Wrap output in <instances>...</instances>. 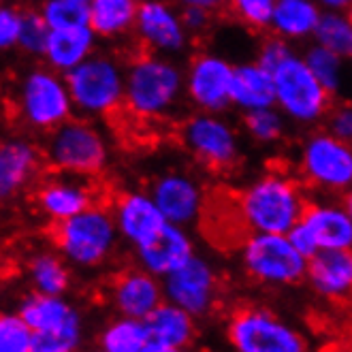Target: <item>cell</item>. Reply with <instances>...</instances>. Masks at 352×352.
I'll return each instance as SVG.
<instances>
[{
	"instance_id": "obj_37",
	"label": "cell",
	"mask_w": 352,
	"mask_h": 352,
	"mask_svg": "<svg viewBox=\"0 0 352 352\" xmlns=\"http://www.w3.org/2000/svg\"><path fill=\"white\" fill-rule=\"evenodd\" d=\"M276 0H226L229 13L250 30H269Z\"/></svg>"
},
{
	"instance_id": "obj_32",
	"label": "cell",
	"mask_w": 352,
	"mask_h": 352,
	"mask_svg": "<svg viewBox=\"0 0 352 352\" xmlns=\"http://www.w3.org/2000/svg\"><path fill=\"white\" fill-rule=\"evenodd\" d=\"M312 43L348 58L352 52V13L322 11Z\"/></svg>"
},
{
	"instance_id": "obj_48",
	"label": "cell",
	"mask_w": 352,
	"mask_h": 352,
	"mask_svg": "<svg viewBox=\"0 0 352 352\" xmlns=\"http://www.w3.org/2000/svg\"><path fill=\"white\" fill-rule=\"evenodd\" d=\"M90 352H105V350H100V348H96V350H90Z\"/></svg>"
},
{
	"instance_id": "obj_6",
	"label": "cell",
	"mask_w": 352,
	"mask_h": 352,
	"mask_svg": "<svg viewBox=\"0 0 352 352\" xmlns=\"http://www.w3.org/2000/svg\"><path fill=\"white\" fill-rule=\"evenodd\" d=\"M77 113L86 118H109L124 107L126 67L109 54H92L65 75Z\"/></svg>"
},
{
	"instance_id": "obj_40",
	"label": "cell",
	"mask_w": 352,
	"mask_h": 352,
	"mask_svg": "<svg viewBox=\"0 0 352 352\" xmlns=\"http://www.w3.org/2000/svg\"><path fill=\"white\" fill-rule=\"evenodd\" d=\"M295 52V45L288 43V41L276 36V34H269L267 38H263V43L256 50V60L261 65L269 71H274L284 58H288Z\"/></svg>"
},
{
	"instance_id": "obj_8",
	"label": "cell",
	"mask_w": 352,
	"mask_h": 352,
	"mask_svg": "<svg viewBox=\"0 0 352 352\" xmlns=\"http://www.w3.org/2000/svg\"><path fill=\"white\" fill-rule=\"evenodd\" d=\"M179 139L186 152L207 171H233L241 160V135L224 113L195 111L182 122Z\"/></svg>"
},
{
	"instance_id": "obj_18",
	"label": "cell",
	"mask_w": 352,
	"mask_h": 352,
	"mask_svg": "<svg viewBox=\"0 0 352 352\" xmlns=\"http://www.w3.org/2000/svg\"><path fill=\"white\" fill-rule=\"evenodd\" d=\"M192 254L197 252L190 231L186 226H177L171 222L164 224L152 239L135 248L137 265L160 280L182 267Z\"/></svg>"
},
{
	"instance_id": "obj_2",
	"label": "cell",
	"mask_w": 352,
	"mask_h": 352,
	"mask_svg": "<svg viewBox=\"0 0 352 352\" xmlns=\"http://www.w3.org/2000/svg\"><path fill=\"white\" fill-rule=\"evenodd\" d=\"M184 90V69L179 62L160 54H141L126 67L124 109L143 122L167 120L179 107Z\"/></svg>"
},
{
	"instance_id": "obj_9",
	"label": "cell",
	"mask_w": 352,
	"mask_h": 352,
	"mask_svg": "<svg viewBox=\"0 0 352 352\" xmlns=\"http://www.w3.org/2000/svg\"><path fill=\"white\" fill-rule=\"evenodd\" d=\"M243 272L263 286H295L305 280L307 258L288 235L250 233L239 245Z\"/></svg>"
},
{
	"instance_id": "obj_26",
	"label": "cell",
	"mask_w": 352,
	"mask_h": 352,
	"mask_svg": "<svg viewBox=\"0 0 352 352\" xmlns=\"http://www.w3.org/2000/svg\"><path fill=\"white\" fill-rule=\"evenodd\" d=\"M146 327L150 333V342L182 350L188 348L197 336L195 316L167 299L146 318Z\"/></svg>"
},
{
	"instance_id": "obj_7",
	"label": "cell",
	"mask_w": 352,
	"mask_h": 352,
	"mask_svg": "<svg viewBox=\"0 0 352 352\" xmlns=\"http://www.w3.org/2000/svg\"><path fill=\"white\" fill-rule=\"evenodd\" d=\"M45 156L58 173L92 177L109 162V143L88 120L71 118L50 133Z\"/></svg>"
},
{
	"instance_id": "obj_47",
	"label": "cell",
	"mask_w": 352,
	"mask_h": 352,
	"mask_svg": "<svg viewBox=\"0 0 352 352\" xmlns=\"http://www.w3.org/2000/svg\"><path fill=\"white\" fill-rule=\"evenodd\" d=\"M342 201H344V205H346V210H348V214H350V218H352V188L342 197Z\"/></svg>"
},
{
	"instance_id": "obj_28",
	"label": "cell",
	"mask_w": 352,
	"mask_h": 352,
	"mask_svg": "<svg viewBox=\"0 0 352 352\" xmlns=\"http://www.w3.org/2000/svg\"><path fill=\"white\" fill-rule=\"evenodd\" d=\"M90 28L98 38H122L135 30L139 0H90Z\"/></svg>"
},
{
	"instance_id": "obj_4",
	"label": "cell",
	"mask_w": 352,
	"mask_h": 352,
	"mask_svg": "<svg viewBox=\"0 0 352 352\" xmlns=\"http://www.w3.org/2000/svg\"><path fill=\"white\" fill-rule=\"evenodd\" d=\"M297 171L318 195L344 197L352 188V141L327 129L312 131L299 146Z\"/></svg>"
},
{
	"instance_id": "obj_30",
	"label": "cell",
	"mask_w": 352,
	"mask_h": 352,
	"mask_svg": "<svg viewBox=\"0 0 352 352\" xmlns=\"http://www.w3.org/2000/svg\"><path fill=\"white\" fill-rule=\"evenodd\" d=\"M301 54L307 62L309 71H312L314 77L322 84V88L333 98L342 96L348 86L350 60L331 50H324L316 43H309Z\"/></svg>"
},
{
	"instance_id": "obj_46",
	"label": "cell",
	"mask_w": 352,
	"mask_h": 352,
	"mask_svg": "<svg viewBox=\"0 0 352 352\" xmlns=\"http://www.w3.org/2000/svg\"><path fill=\"white\" fill-rule=\"evenodd\" d=\"M139 352H184V350L182 348H171V346H162V344L150 342L146 348H141Z\"/></svg>"
},
{
	"instance_id": "obj_29",
	"label": "cell",
	"mask_w": 352,
	"mask_h": 352,
	"mask_svg": "<svg viewBox=\"0 0 352 352\" xmlns=\"http://www.w3.org/2000/svg\"><path fill=\"white\" fill-rule=\"evenodd\" d=\"M28 282L34 293L65 297L71 288V269L62 254L38 252L28 261Z\"/></svg>"
},
{
	"instance_id": "obj_43",
	"label": "cell",
	"mask_w": 352,
	"mask_h": 352,
	"mask_svg": "<svg viewBox=\"0 0 352 352\" xmlns=\"http://www.w3.org/2000/svg\"><path fill=\"white\" fill-rule=\"evenodd\" d=\"M212 15H214V13L203 11V9H192V7L182 9L184 26H186V30H188V34H190V36H195V34H203L207 28H210V24H212Z\"/></svg>"
},
{
	"instance_id": "obj_20",
	"label": "cell",
	"mask_w": 352,
	"mask_h": 352,
	"mask_svg": "<svg viewBox=\"0 0 352 352\" xmlns=\"http://www.w3.org/2000/svg\"><path fill=\"white\" fill-rule=\"evenodd\" d=\"M305 280L322 299L352 301V250H320L307 258Z\"/></svg>"
},
{
	"instance_id": "obj_1",
	"label": "cell",
	"mask_w": 352,
	"mask_h": 352,
	"mask_svg": "<svg viewBox=\"0 0 352 352\" xmlns=\"http://www.w3.org/2000/svg\"><path fill=\"white\" fill-rule=\"evenodd\" d=\"M233 203L235 214L248 235H288V231L303 218L309 199L301 179L280 169H269L248 182Z\"/></svg>"
},
{
	"instance_id": "obj_3",
	"label": "cell",
	"mask_w": 352,
	"mask_h": 352,
	"mask_svg": "<svg viewBox=\"0 0 352 352\" xmlns=\"http://www.w3.org/2000/svg\"><path fill=\"white\" fill-rule=\"evenodd\" d=\"M54 241L65 261L77 269H94L116 252L120 233L111 210L90 205L81 214L54 226Z\"/></svg>"
},
{
	"instance_id": "obj_21",
	"label": "cell",
	"mask_w": 352,
	"mask_h": 352,
	"mask_svg": "<svg viewBox=\"0 0 352 352\" xmlns=\"http://www.w3.org/2000/svg\"><path fill=\"white\" fill-rule=\"evenodd\" d=\"M36 205L45 214V218L58 224L94 205V192L86 177L60 173L58 177L47 179L38 188Z\"/></svg>"
},
{
	"instance_id": "obj_35",
	"label": "cell",
	"mask_w": 352,
	"mask_h": 352,
	"mask_svg": "<svg viewBox=\"0 0 352 352\" xmlns=\"http://www.w3.org/2000/svg\"><path fill=\"white\" fill-rule=\"evenodd\" d=\"M81 346H84V318L45 333H34L32 352H81Z\"/></svg>"
},
{
	"instance_id": "obj_42",
	"label": "cell",
	"mask_w": 352,
	"mask_h": 352,
	"mask_svg": "<svg viewBox=\"0 0 352 352\" xmlns=\"http://www.w3.org/2000/svg\"><path fill=\"white\" fill-rule=\"evenodd\" d=\"M288 239L293 241V245L297 250L305 256V258H312L318 252V245L312 237V233L307 231V226L299 220L291 231H288Z\"/></svg>"
},
{
	"instance_id": "obj_10",
	"label": "cell",
	"mask_w": 352,
	"mask_h": 352,
	"mask_svg": "<svg viewBox=\"0 0 352 352\" xmlns=\"http://www.w3.org/2000/svg\"><path fill=\"white\" fill-rule=\"evenodd\" d=\"M226 340L235 352H307V340L297 327L258 305L233 312Z\"/></svg>"
},
{
	"instance_id": "obj_31",
	"label": "cell",
	"mask_w": 352,
	"mask_h": 352,
	"mask_svg": "<svg viewBox=\"0 0 352 352\" xmlns=\"http://www.w3.org/2000/svg\"><path fill=\"white\" fill-rule=\"evenodd\" d=\"M150 344L146 320L118 316L98 333V348L105 352H139Z\"/></svg>"
},
{
	"instance_id": "obj_12",
	"label": "cell",
	"mask_w": 352,
	"mask_h": 352,
	"mask_svg": "<svg viewBox=\"0 0 352 352\" xmlns=\"http://www.w3.org/2000/svg\"><path fill=\"white\" fill-rule=\"evenodd\" d=\"M233 62L218 52H199L184 69L186 100L197 111L224 113L231 109Z\"/></svg>"
},
{
	"instance_id": "obj_23",
	"label": "cell",
	"mask_w": 352,
	"mask_h": 352,
	"mask_svg": "<svg viewBox=\"0 0 352 352\" xmlns=\"http://www.w3.org/2000/svg\"><path fill=\"white\" fill-rule=\"evenodd\" d=\"M41 154L26 139L0 141V203L15 199L34 179Z\"/></svg>"
},
{
	"instance_id": "obj_27",
	"label": "cell",
	"mask_w": 352,
	"mask_h": 352,
	"mask_svg": "<svg viewBox=\"0 0 352 352\" xmlns=\"http://www.w3.org/2000/svg\"><path fill=\"white\" fill-rule=\"evenodd\" d=\"M17 312L22 314V318L30 324L34 333H45V331L67 327L73 320L84 318L69 299L56 295H41L34 291L22 299Z\"/></svg>"
},
{
	"instance_id": "obj_34",
	"label": "cell",
	"mask_w": 352,
	"mask_h": 352,
	"mask_svg": "<svg viewBox=\"0 0 352 352\" xmlns=\"http://www.w3.org/2000/svg\"><path fill=\"white\" fill-rule=\"evenodd\" d=\"M41 15L50 30H71L90 26V7L81 0H43Z\"/></svg>"
},
{
	"instance_id": "obj_24",
	"label": "cell",
	"mask_w": 352,
	"mask_h": 352,
	"mask_svg": "<svg viewBox=\"0 0 352 352\" xmlns=\"http://www.w3.org/2000/svg\"><path fill=\"white\" fill-rule=\"evenodd\" d=\"M322 9L316 0H276L269 22V34H276L288 43H307L312 41Z\"/></svg>"
},
{
	"instance_id": "obj_5",
	"label": "cell",
	"mask_w": 352,
	"mask_h": 352,
	"mask_svg": "<svg viewBox=\"0 0 352 352\" xmlns=\"http://www.w3.org/2000/svg\"><path fill=\"white\" fill-rule=\"evenodd\" d=\"M272 75L276 88V107L288 122L314 129L327 120L329 109L333 107V96L309 71L303 54L295 50L272 71Z\"/></svg>"
},
{
	"instance_id": "obj_41",
	"label": "cell",
	"mask_w": 352,
	"mask_h": 352,
	"mask_svg": "<svg viewBox=\"0 0 352 352\" xmlns=\"http://www.w3.org/2000/svg\"><path fill=\"white\" fill-rule=\"evenodd\" d=\"M327 131L342 139H352V102L350 100H340L333 102V107L329 109V116L324 120Z\"/></svg>"
},
{
	"instance_id": "obj_51",
	"label": "cell",
	"mask_w": 352,
	"mask_h": 352,
	"mask_svg": "<svg viewBox=\"0 0 352 352\" xmlns=\"http://www.w3.org/2000/svg\"><path fill=\"white\" fill-rule=\"evenodd\" d=\"M350 141H352V139H350Z\"/></svg>"
},
{
	"instance_id": "obj_11",
	"label": "cell",
	"mask_w": 352,
	"mask_h": 352,
	"mask_svg": "<svg viewBox=\"0 0 352 352\" xmlns=\"http://www.w3.org/2000/svg\"><path fill=\"white\" fill-rule=\"evenodd\" d=\"M17 109L30 129L52 133L73 118L75 107L65 75L47 69L30 71L17 92Z\"/></svg>"
},
{
	"instance_id": "obj_17",
	"label": "cell",
	"mask_w": 352,
	"mask_h": 352,
	"mask_svg": "<svg viewBox=\"0 0 352 352\" xmlns=\"http://www.w3.org/2000/svg\"><path fill=\"white\" fill-rule=\"evenodd\" d=\"M111 214L118 226L120 239L129 243L133 250L152 239L167 224L148 190L122 192L111 207Z\"/></svg>"
},
{
	"instance_id": "obj_19",
	"label": "cell",
	"mask_w": 352,
	"mask_h": 352,
	"mask_svg": "<svg viewBox=\"0 0 352 352\" xmlns=\"http://www.w3.org/2000/svg\"><path fill=\"white\" fill-rule=\"evenodd\" d=\"M301 222L320 250H352V218L344 201L324 197L309 201Z\"/></svg>"
},
{
	"instance_id": "obj_33",
	"label": "cell",
	"mask_w": 352,
	"mask_h": 352,
	"mask_svg": "<svg viewBox=\"0 0 352 352\" xmlns=\"http://www.w3.org/2000/svg\"><path fill=\"white\" fill-rule=\"evenodd\" d=\"M288 120L278 107H265L241 116L243 135L256 146H276L286 135Z\"/></svg>"
},
{
	"instance_id": "obj_45",
	"label": "cell",
	"mask_w": 352,
	"mask_h": 352,
	"mask_svg": "<svg viewBox=\"0 0 352 352\" xmlns=\"http://www.w3.org/2000/svg\"><path fill=\"white\" fill-rule=\"evenodd\" d=\"M322 11H348L352 13V0H316Z\"/></svg>"
},
{
	"instance_id": "obj_25",
	"label": "cell",
	"mask_w": 352,
	"mask_h": 352,
	"mask_svg": "<svg viewBox=\"0 0 352 352\" xmlns=\"http://www.w3.org/2000/svg\"><path fill=\"white\" fill-rule=\"evenodd\" d=\"M96 41L98 36L90 26L52 30L43 58L52 71L67 75L81 62H86L92 54H96Z\"/></svg>"
},
{
	"instance_id": "obj_39",
	"label": "cell",
	"mask_w": 352,
	"mask_h": 352,
	"mask_svg": "<svg viewBox=\"0 0 352 352\" xmlns=\"http://www.w3.org/2000/svg\"><path fill=\"white\" fill-rule=\"evenodd\" d=\"M22 19H24V11L0 3V52H9L17 47Z\"/></svg>"
},
{
	"instance_id": "obj_38",
	"label": "cell",
	"mask_w": 352,
	"mask_h": 352,
	"mask_svg": "<svg viewBox=\"0 0 352 352\" xmlns=\"http://www.w3.org/2000/svg\"><path fill=\"white\" fill-rule=\"evenodd\" d=\"M50 26L41 15V11H24L22 30H19V43L17 47L28 56H41L43 58L47 41H50Z\"/></svg>"
},
{
	"instance_id": "obj_36",
	"label": "cell",
	"mask_w": 352,
	"mask_h": 352,
	"mask_svg": "<svg viewBox=\"0 0 352 352\" xmlns=\"http://www.w3.org/2000/svg\"><path fill=\"white\" fill-rule=\"evenodd\" d=\"M34 331L19 312H0V352H32Z\"/></svg>"
},
{
	"instance_id": "obj_14",
	"label": "cell",
	"mask_w": 352,
	"mask_h": 352,
	"mask_svg": "<svg viewBox=\"0 0 352 352\" xmlns=\"http://www.w3.org/2000/svg\"><path fill=\"white\" fill-rule=\"evenodd\" d=\"M148 192L152 195L164 220L190 229L207 212V192L199 177L182 169L158 173Z\"/></svg>"
},
{
	"instance_id": "obj_49",
	"label": "cell",
	"mask_w": 352,
	"mask_h": 352,
	"mask_svg": "<svg viewBox=\"0 0 352 352\" xmlns=\"http://www.w3.org/2000/svg\"><path fill=\"white\" fill-rule=\"evenodd\" d=\"M348 60H350V67H352V52H350V56H348Z\"/></svg>"
},
{
	"instance_id": "obj_22",
	"label": "cell",
	"mask_w": 352,
	"mask_h": 352,
	"mask_svg": "<svg viewBox=\"0 0 352 352\" xmlns=\"http://www.w3.org/2000/svg\"><path fill=\"white\" fill-rule=\"evenodd\" d=\"M231 107L237 109L241 116L265 107H276L274 75L256 58L235 65L231 84Z\"/></svg>"
},
{
	"instance_id": "obj_16",
	"label": "cell",
	"mask_w": 352,
	"mask_h": 352,
	"mask_svg": "<svg viewBox=\"0 0 352 352\" xmlns=\"http://www.w3.org/2000/svg\"><path fill=\"white\" fill-rule=\"evenodd\" d=\"M109 299L120 316L146 320L164 301L162 280L141 267L124 269L111 280Z\"/></svg>"
},
{
	"instance_id": "obj_44",
	"label": "cell",
	"mask_w": 352,
	"mask_h": 352,
	"mask_svg": "<svg viewBox=\"0 0 352 352\" xmlns=\"http://www.w3.org/2000/svg\"><path fill=\"white\" fill-rule=\"evenodd\" d=\"M173 3L182 9H203V11H210V13H218L226 7V0H173Z\"/></svg>"
},
{
	"instance_id": "obj_15",
	"label": "cell",
	"mask_w": 352,
	"mask_h": 352,
	"mask_svg": "<svg viewBox=\"0 0 352 352\" xmlns=\"http://www.w3.org/2000/svg\"><path fill=\"white\" fill-rule=\"evenodd\" d=\"M218 272L201 254H192L175 272L162 278L164 299L184 307L195 318L207 316L218 301Z\"/></svg>"
},
{
	"instance_id": "obj_13",
	"label": "cell",
	"mask_w": 352,
	"mask_h": 352,
	"mask_svg": "<svg viewBox=\"0 0 352 352\" xmlns=\"http://www.w3.org/2000/svg\"><path fill=\"white\" fill-rule=\"evenodd\" d=\"M133 34L146 52L169 58L182 56L192 38L173 0H139Z\"/></svg>"
},
{
	"instance_id": "obj_50",
	"label": "cell",
	"mask_w": 352,
	"mask_h": 352,
	"mask_svg": "<svg viewBox=\"0 0 352 352\" xmlns=\"http://www.w3.org/2000/svg\"><path fill=\"white\" fill-rule=\"evenodd\" d=\"M81 3H90V0H81Z\"/></svg>"
}]
</instances>
